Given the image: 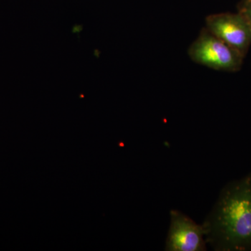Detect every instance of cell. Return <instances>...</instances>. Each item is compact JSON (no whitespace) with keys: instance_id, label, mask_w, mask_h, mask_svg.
Wrapping results in <instances>:
<instances>
[{"instance_id":"5b68a950","label":"cell","mask_w":251,"mask_h":251,"mask_svg":"<svg viewBox=\"0 0 251 251\" xmlns=\"http://www.w3.org/2000/svg\"><path fill=\"white\" fill-rule=\"evenodd\" d=\"M237 12L245 18L251 27V0H241L237 6Z\"/></svg>"},{"instance_id":"3957f363","label":"cell","mask_w":251,"mask_h":251,"mask_svg":"<svg viewBox=\"0 0 251 251\" xmlns=\"http://www.w3.org/2000/svg\"><path fill=\"white\" fill-rule=\"evenodd\" d=\"M205 27L216 37L246 57L251 46V27L239 13L211 14Z\"/></svg>"},{"instance_id":"7a4b0ae2","label":"cell","mask_w":251,"mask_h":251,"mask_svg":"<svg viewBox=\"0 0 251 251\" xmlns=\"http://www.w3.org/2000/svg\"><path fill=\"white\" fill-rule=\"evenodd\" d=\"M188 54L196 64L225 72L240 70L245 58L205 27L201 29L196 40L188 48Z\"/></svg>"},{"instance_id":"277c9868","label":"cell","mask_w":251,"mask_h":251,"mask_svg":"<svg viewBox=\"0 0 251 251\" xmlns=\"http://www.w3.org/2000/svg\"><path fill=\"white\" fill-rule=\"evenodd\" d=\"M205 232L202 224H196L181 211H171V225L165 250L168 251H206Z\"/></svg>"},{"instance_id":"6da1fadb","label":"cell","mask_w":251,"mask_h":251,"mask_svg":"<svg viewBox=\"0 0 251 251\" xmlns=\"http://www.w3.org/2000/svg\"><path fill=\"white\" fill-rule=\"evenodd\" d=\"M202 226L214 250H251V173L223 188Z\"/></svg>"}]
</instances>
